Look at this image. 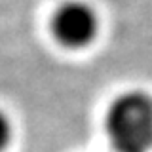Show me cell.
<instances>
[{"mask_svg": "<svg viewBox=\"0 0 152 152\" xmlns=\"http://www.w3.org/2000/svg\"><path fill=\"white\" fill-rule=\"evenodd\" d=\"M107 133L116 152H148L152 148V99L129 91L107 112Z\"/></svg>", "mask_w": 152, "mask_h": 152, "instance_id": "cell-1", "label": "cell"}, {"mask_svg": "<svg viewBox=\"0 0 152 152\" xmlns=\"http://www.w3.org/2000/svg\"><path fill=\"white\" fill-rule=\"evenodd\" d=\"M97 13L86 2H66L57 8L51 19L55 38L66 48H84L97 34Z\"/></svg>", "mask_w": 152, "mask_h": 152, "instance_id": "cell-2", "label": "cell"}, {"mask_svg": "<svg viewBox=\"0 0 152 152\" xmlns=\"http://www.w3.org/2000/svg\"><path fill=\"white\" fill-rule=\"evenodd\" d=\"M12 137H13L12 122L6 116V112L0 110V152H4L8 148V145L12 142Z\"/></svg>", "mask_w": 152, "mask_h": 152, "instance_id": "cell-3", "label": "cell"}]
</instances>
